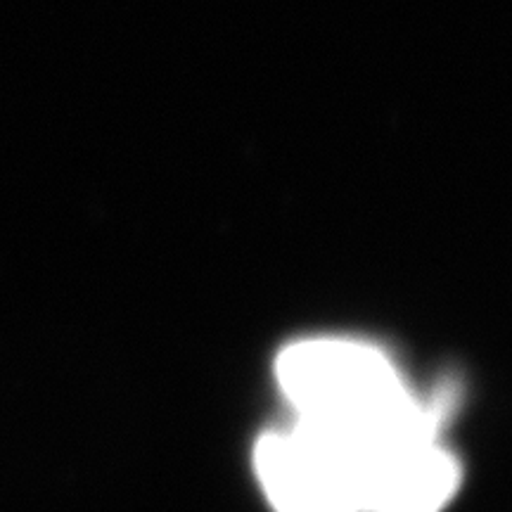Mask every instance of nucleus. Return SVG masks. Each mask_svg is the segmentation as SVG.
<instances>
[{"mask_svg": "<svg viewBox=\"0 0 512 512\" xmlns=\"http://www.w3.org/2000/svg\"><path fill=\"white\" fill-rule=\"evenodd\" d=\"M275 375L299 420L366 425L403 418L422 406L392 358L356 339L294 342L278 356Z\"/></svg>", "mask_w": 512, "mask_h": 512, "instance_id": "nucleus-1", "label": "nucleus"}]
</instances>
